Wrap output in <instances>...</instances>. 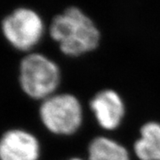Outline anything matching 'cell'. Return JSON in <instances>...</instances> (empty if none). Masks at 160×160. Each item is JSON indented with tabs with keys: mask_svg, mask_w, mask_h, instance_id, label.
Segmentation results:
<instances>
[{
	"mask_svg": "<svg viewBox=\"0 0 160 160\" xmlns=\"http://www.w3.org/2000/svg\"><path fill=\"white\" fill-rule=\"evenodd\" d=\"M49 34L68 56H79L94 50L101 34L95 23L79 8L71 6L54 16Z\"/></svg>",
	"mask_w": 160,
	"mask_h": 160,
	"instance_id": "6da1fadb",
	"label": "cell"
},
{
	"mask_svg": "<svg viewBox=\"0 0 160 160\" xmlns=\"http://www.w3.org/2000/svg\"><path fill=\"white\" fill-rule=\"evenodd\" d=\"M60 83V68L48 56L39 52H30L21 61L19 84L29 98L44 101L56 93Z\"/></svg>",
	"mask_w": 160,
	"mask_h": 160,
	"instance_id": "7a4b0ae2",
	"label": "cell"
},
{
	"mask_svg": "<svg viewBox=\"0 0 160 160\" xmlns=\"http://www.w3.org/2000/svg\"><path fill=\"white\" fill-rule=\"evenodd\" d=\"M39 118L48 131L59 135L73 134L83 122V108L71 93H54L42 101Z\"/></svg>",
	"mask_w": 160,
	"mask_h": 160,
	"instance_id": "3957f363",
	"label": "cell"
},
{
	"mask_svg": "<svg viewBox=\"0 0 160 160\" xmlns=\"http://www.w3.org/2000/svg\"><path fill=\"white\" fill-rule=\"evenodd\" d=\"M5 39L14 49L28 52L33 49L45 33V23L38 12L29 7H18L1 22Z\"/></svg>",
	"mask_w": 160,
	"mask_h": 160,
	"instance_id": "277c9868",
	"label": "cell"
},
{
	"mask_svg": "<svg viewBox=\"0 0 160 160\" xmlns=\"http://www.w3.org/2000/svg\"><path fill=\"white\" fill-rule=\"evenodd\" d=\"M41 147L33 133L12 128L0 136V160H38Z\"/></svg>",
	"mask_w": 160,
	"mask_h": 160,
	"instance_id": "5b68a950",
	"label": "cell"
},
{
	"mask_svg": "<svg viewBox=\"0 0 160 160\" xmlns=\"http://www.w3.org/2000/svg\"><path fill=\"white\" fill-rule=\"evenodd\" d=\"M90 108L102 128L112 131L122 123L126 113L123 99L112 89L98 92L90 102Z\"/></svg>",
	"mask_w": 160,
	"mask_h": 160,
	"instance_id": "8992f818",
	"label": "cell"
},
{
	"mask_svg": "<svg viewBox=\"0 0 160 160\" xmlns=\"http://www.w3.org/2000/svg\"><path fill=\"white\" fill-rule=\"evenodd\" d=\"M140 138L133 145L140 160H160V123L147 122L141 127Z\"/></svg>",
	"mask_w": 160,
	"mask_h": 160,
	"instance_id": "52a82bcc",
	"label": "cell"
},
{
	"mask_svg": "<svg viewBox=\"0 0 160 160\" xmlns=\"http://www.w3.org/2000/svg\"><path fill=\"white\" fill-rule=\"evenodd\" d=\"M88 160H130V154L118 142L99 136L89 144Z\"/></svg>",
	"mask_w": 160,
	"mask_h": 160,
	"instance_id": "ba28073f",
	"label": "cell"
},
{
	"mask_svg": "<svg viewBox=\"0 0 160 160\" xmlns=\"http://www.w3.org/2000/svg\"><path fill=\"white\" fill-rule=\"evenodd\" d=\"M69 160H83V159H81V158H71V159H69Z\"/></svg>",
	"mask_w": 160,
	"mask_h": 160,
	"instance_id": "9c48e42d",
	"label": "cell"
}]
</instances>
